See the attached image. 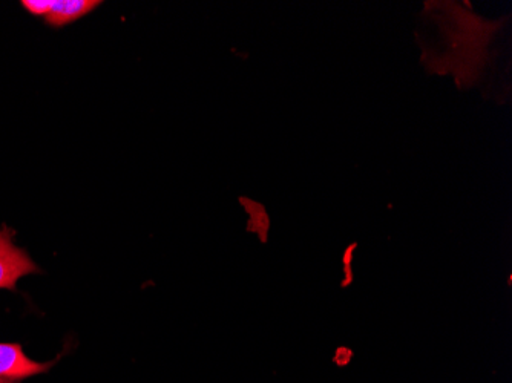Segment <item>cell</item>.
Returning a JSON list of instances; mask_svg holds the SVG:
<instances>
[{
	"label": "cell",
	"mask_w": 512,
	"mask_h": 383,
	"mask_svg": "<svg viewBox=\"0 0 512 383\" xmlns=\"http://www.w3.org/2000/svg\"><path fill=\"white\" fill-rule=\"evenodd\" d=\"M50 364H40L33 361L27 354L23 353L22 345L0 344V376L8 379L22 380L36 374L46 373L53 367Z\"/></svg>",
	"instance_id": "3957f363"
},
{
	"label": "cell",
	"mask_w": 512,
	"mask_h": 383,
	"mask_svg": "<svg viewBox=\"0 0 512 383\" xmlns=\"http://www.w3.org/2000/svg\"><path fill=\"white\" fill-rule=\"evenodd\" d=\"M14 235L10 227L0 229V290H16L20 278L40 272L30 255L14 244Z\"/></svg>",
	"instance_id": "7a4b0ae2"
},
{
	"label": "cell",
	"mask_w": 512,
	"mask_h": 383,
	"mask_svg": "<svg viewBox=\"0 0 512 383\" xmlns=\"http://www.w3.org/2000/svg\"><path fill=\"white\" fill-rule=\"evenodd\" d=\"M0 383H19V382H17V380H14V379H8V377L0 376Z\"/></svg>",
	"instance_id": "277c9868"
},
{
	"label": "cell",
	"mask_w": 512,
	"mask_h": 383,
	"mask_svg": "<svg viewBox=\"0 0 512 383\" xmlns=\"http://www.w3.org/2000/svg\"><path fill=\"white\" fill-rule=\"evenodd\" d=\"M23 10L45 20L51 28L68 27L102 5L99 0H23Z\"/></svg>",
	"instance_id": "6da1fadb"
}]
</instances>
